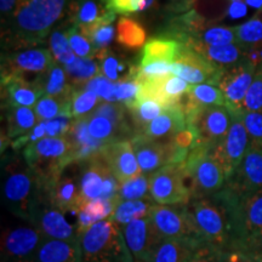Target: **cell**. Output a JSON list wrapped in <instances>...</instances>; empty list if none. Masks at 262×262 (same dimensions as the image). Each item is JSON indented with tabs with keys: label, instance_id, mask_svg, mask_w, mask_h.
<instances>
[{
	"label": "cell",
	"instance_id": "obj_1",
	"mask_svg": "<svg viewBox=\"0 0 262 262\" xmlns=\"http://www.w3.org/2000/svg\"><path fill=\"white\" fill-rule=\"evenodd\" d=\"M67 0H18L14 15L3 26V47L11 50L35 47L45 41L61 18Z\"/></svg>",
	"mask_w": 262,
	"mask_h": 262
},
{
	"label": "cell",
	"instance_id": "obj_2",
	"mask_svg": "<svg viewBox=\"0 0 262 262\" xmlns=\"http://www.w3.org/2000/svg\"><path fill=\"white\" fill-rule=\"evenodd\" d=\"M212 196L228 214L232 231L231 250L253 251L262 241V189L241 195L224 187Z\"/></svg>",
	"mask_w": 262,
	"mask_h": 262
},
{
	"label": "cell",
	"instance_id": "obj_3",
	"mask_svg": "<svg viewBox=\"0 0 262 262\" xmlns=\"http://www.w3.org/2000/svg\"><path fill=\"white\" fill-rule=\"evenodd\" d=\"M40 192V182L24 158L16 156L6 163L3 176V199L12 214L29 224Z\"/></svg>",
	"mask_w": 262,
	"mask_h": 262
},
{
	"label": "cell",
	"instance_id": "obj_4",
	"mask_svg": "<svg viewBox=\"0 0 262 262\" xmlns=\"http://www.w3.org/2000/svg\"><path fill=\"white\" fill-rule=\"evenodd\" d=\"M22 157L47 191L68 166L74 164L72 145L67 136L44 137L22 149Z\"/></svg>",
	"mask_w": 262,
	"mask_h": 262
},
{
	"label": "cell",
	"instance_id": "obj_5",
	"mask_svg": "<svg viewBox=\"0 0 262 262\" xmlns=\"http://www.w3.org/2000/svg\"><path fill=\"white\" fill-rule=\"evenodd\" d=\"M195 237L221 250H231L232 231L226 209L214 196L192 199L185 205Z\"/></svg>",
	"mask_w": 262,
	"mask_h": 262
},
{
	"label": "cell",
	"instance_id": "obj_6",
	"mask_svg": "<svg viewBox=\"0 0 262 262\" xmlns=\"http://www.w3.org/2000/svg\"><path fill=\"white\" fill-rule=\"evenodd\" d=\"M78 238L81 262H133L122 227L111 219L91 226Z\"/></svg>",
	"mask_w": 262,
	"mask_h": 262
},
{
	"label": "cell",
	"instance_id": "obj_7",
	"mask_svg": "<svg viewBox=\"0 0 262 262\" xmlns=\"http://www.w3.org/2000/svg\"><path fill=\"white\" fill-rule=\"evenodd\" d=\"M183 164L192 199L210 198L222 191L227 182L225 169L212 148L198 145L193 148Z\"/></svg>",
	"mask_w": 262,
	"mask_h": 262
},
{
	"label": "cell",
	"instance_id": "obj_8",
	"mask_svg": "<svg viewBox=\"0 0 262 262\" xmlns=\"http://www.w3.org/2000/svg\"><path fill=\"white\" fill-rule=\"evenodd\" d=\"M183 164H169L149 175V193L159 205H187L192 201Z\"/></svg>",
	"mask_w": 262,
	"mask_h": 262
},
{
	"label": "cell",
	"instance_id": "obj_9",
	"mask_svg": "<svg viewBox=\"0 0 262 262\" xmlns=\"http://www.w3.org/2000/svg\"><path fill=\"white\" fill-rule=\"evenodd\" d=\"M78 168L81 205L95 199L117 198L120 183L108 168L102 156L78 163Z\"/></svg>",
	"mask_w": 262,
	"mask_h": 262
},
{
	"label": "cell",
	"instance_id": "obj_10",
	"mask_svg": "<svg viewBox=\"0 0 262 262\" xmlns=\"http://www.w3.org/2000/svg\"><path fill=\"white\" fill-rule=\"evenodd\" d=\"M29 225L34 226L45 239L56 241H78L77 227L70 224L64 212L52 204L47 191L41 187L39 198L32 210Z\"/></svg>",
	"mask_w": 262,
	"mask_h": 262
},
{
	"label": "cell",
	"instance_id": "obj_11",
	"mask_svg": "<svg viewBox=\"0 0 262 262\" xmlns=\"http://www.w3.org/2000/svg\"><path fill=\"white\" fill-rule=\"evenodd\" d=\"M186 123L198 134V145L215 148L228 133L232 124V113L226 106L202 108L186 116Z\"/></svg>",
	"mask_w": 262,
	"mask_h": 262
},
{
	"label": "cell",
	"instance_id": "obj_12",
	"mask_svg": "<svg viewBox=\"0 0 262 262\" xmlns=\"http://www.w3.org/2000/svg\"><path fill=\"white\" fill-rule=\"evenodd\" d=\"M228 110L232 113L231 126L221 142L215 148H212V153L224 166L227 180L233 175L251 146L250 137L237 110L234 108H228Z\"/></svg>",
	"mask_w": 262,
	"mask_h": 262
},
{
	"label": "cell",
	"instance_id": "obj_13",
	"mask_svg": "<svg viewBox=\"0 0 262 262\" xmlns=\"http://www.w3.org/2000/svg\"><path fill=\"white\" fill-rule=\"evenodd\" d=\"M45 238L34 226H16L2 234V262H31Z\"/></svg>",
	"mask_w": 262,
	"mask_h": 262
},
{
	"label": "cell",
	"instance_id": "obj_14",
	"mask_svg": "<svg viewBox=\"0 0 262 262\" xmlns=\"http://www.w3.org/2000/svg\"><path fill=\"white\" fill-rule=\"evenodd\" d=\"M224 71L185 45L172 62V75L181 78L189 85L211 84L217 86Z\"/></svg>",
	"mask_w": 262,
	"mask_h": 262
},
{
	"label": "cell",
	"instance_id": "obj_15",
	"mask_svg": "<svg viewBox=\"0 0 262 262\" xmlns=\"http://www.w3.org/2000/svg\"><path fill=\"white\" fill-rule=\"evenodd\" d=\"M139 162L140 169L145 175H152L169 164H178V150L170 140H152L142 135H135L130 140Z\"/></svg>",
	"mask_w": 262,
	"mask_h": 262
},
{
	"label": "cell",
	"instance_id": "obj_16",
	"mask_svg": "<svg viewBox=\"0 0 262 262\" xmlns=\"http://www.w3.org/2000/svg\"><path fill=\"white\" fill-rule=\"evenodd\" d=\"M156 233L162 239L195 238L185 205L155 204L148 215Z\"/></svg>",
	"mask_w": 262,
	"mask_h": 262
},
{
	"label": "cell",
	"instance_id": "obj_17",
	"mask_svg": "<svg viewBox=\"0 0 262 262\" xmlns=\"http://www.w3.org/2000/svg\"><path fill=\"white\" fill-rule=\"evenodd\" d=\"M54 56L49 49H27L12 52L8 56H3L2 75L35 74L42 77L50 71L54 64Z\"/></svg>",
	"mask_w": 262,
	"mask_h": 262
},
{
	"label": "cell",
	"instance_id": "obj_18",
	"mask_svg": "<svg viewBox=\"0 0 262 262\" xmlns=\"http://www.w3.org/2000/svg\"><path fill=\"white\" fill-rule=\"evenodd\" d=\"M256 72L257 66L248 58L224 71L217 86L224 93L227 101L226 107L241 110L245 95L255 79Z\"/></svg>",
	"mask_w": 262,
	"mask_h": 262
},
{
	"label": "cell",
	"instance_id": "obj_19",
	"mask_svg": "<svg viewBox=\"0 0 262 262\" xmlns=\"http://www.w3.org/2000/svg\"><path fill=\"white\" fill-rule=\"evenodd\" d=\"M226 188L244 195L262 189V148L250 146L244 159L226 182Z\"/></svg>",
	"mask_w": 262,
	"mask_h": 262
},
{
	"label": "cell",
	"instance_id": "obj_20",
	"mask_svg": "<svg viewBox=\"0 0 262 262\" xmlns=\"http://www.w3.org/2000/svg\"><path fill=\"white\" fill-rule=\"evenodd\" d=\"M133 262H149L153 251L162 241L156 233L149 217L139 219L122 227Z\"/></svg>",
	"mask_w": 262,
	"mask_h": 262
},
{
	"label": "cell",
	"instance_id": "obj_21",
	"mask_svg": "<svg viewBox=\"0 0 262 262\" xmlns=\"http://www.w3.org/2000/svg\"><path fill=\"white\" fill-rule=\"evenodd\" d=\"M101 156L119 183L135 179L142 173L130 140L110 142L103 148Z\"/></svg>",
	"mask_w": 262,
	"mask_h": 262
},
{
	"label": "cell",
	"instance_id": "obj_22",
	"mask_svg": "<svg viewBox=\"0 0 262 262\" xmlns=\"http://www.w3.org/2000/svg\"><path fill=\"white\" fill-rule=\"evenodd\" d=\"M42 95L41 78L29 81L19 75H2V98L6 108H33Z\"/></svg>",
	"mask_w": 262,
	"mask_h": 262
},
{
	"label": "cell",
	"instance_id": "obj_23",
	"mask_svg": "<svg viewBox=\"0 0 262 262\" xmlns=\"http://www.w3.org/2000/svg\"><path fill=\"white\" fill-rule=\"evenodd\" d=\"M73 164L62 172V175L47 189V193L52 204L61 211L75 212L80 208V187L79 168L72 170Z\"/></svg>",
	"mask_w": 262,
	"mask_h": 262
},
{
	"label": "cell",
	"instance_id": "obj_24",
	"mask_svg": "<svg viewBox=\"0 0 262 262\" xmlns=\"http://www.w3.org/2000/svg\"><path fill=\"white\" fill-rule=\"evenodd\" d=\"M88 122H89V116L74 119L73 125H72L70 133L67 135L72 145L74 164L101 156L103 148L108 145V143L95 140L90 135Z\"/></svg>",
	"mask_w": 262,
	"mask_h": 262
},
{
	"label": "cell",
	"instance_id": "obj_25",
	"mask_svg": "<svg viewBox=\"0 0 262 262\" xmlns=\"http://www.w3.org/2000/svg\"><path fill=\"white\" fill-rule=\"evenodd\" d=\"M186 127V116L180 104L165 108L164 112L146 127L142 135L152 140H170Z\"/></svg>",
	"mask_w": 262,
	"mask_h": 262
},
{
	"label": "cell",
	"instance_id": "obj_26",
	"mask_svg": "<svg viewBox=\"0 0 262 262\" xmlns=\"http://www.w3.org/2000/svg\"><path fill=\"white\" fill-rule=\"evenodd\" d=\"M186 48L198 52L209 62L222 68V70L233 67V66L239 64L248 58V52L243 48L239 47L238 44L211 47V45L201 44V42H191Z\"/></svg>",
	"mask_w": 262,
	"mask_h": 262
},
{
	"label": "cell",
	"instance_id": "obj_27",
	"mask_svg": "<svg viewBox=\"0 0 262 262\" xmlns=\"http://www.w3.org/2000/svg\"><path fill=\"white\" fill-rule=\"evenodd\" d=\"M227 101L224 93L216 85L199 84L191 85L188 93L182 98L181 107L185 116L208 107L226 106Z\"/></svg>",
	"mask_w": 262,
	"mask_h": 262
},
{
	"label": "cell",
	"instance_id": "obj_28",
	"mask_svg": "<svg viewBox=\"0 0 262 262\" xmlns=\"http://www.w3.org/2000/svg\"><path fill=\"white\" fill-rule=\"evenodd\" d=\"M31 262H81V250L78 241L45 239Z\"/></svg>",
	"mask_w": 262,
	"mask_h": 262
},
{
	"label": "cell",
	"instance_id": "obj_29",
	"mask_svg": "<svg viewBox=\"0 0 262 262\" xmlns=\"http://www.w3.org/2000/svg\"><path fill=\"white\" fill-rule=\"evenodd\" d=\"M202 243L204 242L195 238L163 239L153 251L149 262H187Z\"/></svg>",
	"mask_w": 262,
	"mask_h": 262
},
{
	"label": "cell",
	"instance_id": "obj_30",
	"mask_svg": "<svg viewBox=\"0 0 262 262\" xmlns=\"http://www.w3.org/2000/svg\"><path fill=\"white\" fill-rule=\"evenodd\" d=\"M119 198L114 199H95L84 203L77 211V233L78 237L83 234L86 229L97 222L107 220L113 215Z\"/></svg>",
	"mask_w": 262,
	"mask_h": 262
},
{
	"label": "cell",
	"instance_id": "obj_31",
	"mask_svg": "<svg viewBox=\"0 0 262 262\" xmlns=\"http://www.w3.org/2000/svg\"><path fill=\"white\" fill-rule=\"evenodd\" d=\"M95 58L100 63L101 74L111 81L118 83L127 79H135L137 66H133L129 61L110 49L97 52Z\"/></svg>",
	"mask_w": 262,
	"mask_h": 262
},
{
	"label": "cell",
	"instance_id": "obj_32",
	"mask_svg": "<svg viewBox=\"0 0 262 262\" xmlns=\"http://www.w3.org/2000/svg\"><path fill=\"white\" fill-rule=\"evenodd\" d=\"M108 11L103 0H74L70 5L71 26L81 29L96 24Z\"/></svg>",
	"mask_w": 262,
	"mask_h": 262
},
{
	"label": "cell",
	"instance_id": "obj_33",
	"mask_svg": "<svg viewBox=\"0 0 262 262\" xmlns=\"http://www.w3.org/2000/svg\"><path fill=\"white\" fill-rule=\"evenodd\" d=\"M181 48V42L172 38L163 37V35L158 38H152L143 47L142 57L139 64L142 66L157 61L173 62Z\"/></svg>",
	"mask_w": 262,
	"mask_h": 262
},
{
	"label": "cell",
	"instance_id": "obj_34",
	"mask_svg": "<svg viewBox=\"0 0 262 262\" xmlns=\"http://www.w3.org/2000/svg\"><path fill=\"white\" fill-rule=\"evenodd\" d=\"M39 123L34 110L29 107H11L6 113V131L10 139L27 135Z\"/></svg>",
	"mask_w": 262,
	"mask_h": 262
},
{
	"label": "cell",
	"instance_id": "obj_35",
	"mask_svg": "<svg viewBox=\"0 0 262 262\" xmlns=\"http://www.w3.org/2000/svg\"><path fill=\"white\" fill-rule=\"evenodd\" d=\"M41 85L44 96L71 97L74 90L68 79L66 68L58 64L57 61H55L50 71L41 77Z\"/></svg>",
	"mask_w": 262,
	"mask_h": 262
},
{
	"label": "cell",
	"instance_id": "obj_36",
	"mask_svg": "<svg viewBox=\"0 0 262 262\" xmlns=\"http://www.w3.org/2000/svg\"><path fill=\"white\" fill-rule=\"evenodd\" d=\"M156 203L153 199H142V201H119L116 206L111 220H113L120 227L129 225L130 222L139 219L148 217L150 209Z\"/></svg>",
	"mask_w": 262,
	"mask_h": 262
},
{
	"label": "cell",
	"instance_id": "obj_37",
	"mask_svg": "<svg viewBox=\"0 0 262 262\" xmlns=\"http://www.w3.org/2000/svg\"><path fill=\"white\" fill-rule=\"evenodd\" d=\"M146 37L145 28L134 18L122 16L118 19L117 41L123 48L129 49V50L140 49L142 45H145Z\"/></svg>",
	"mask_w": 262,
	"mask_h": 262
},
{
	"label": "cell",
	"instance_id": "obj_38",
	"mask_svg": "<svg viewBox=\"0 0 262 262\" xmlns=\"http://www.w3.org/2000/svg\"><path fill=\"white\" fill-rule=\"evenodd\" d=\"M64 68L73 89H81L88 81L101 74L100 63L93 57H77L73 63Z\"/></svg>",
	"mask_w": 262,
	"mask_h": 262
},
{
	"label": "cell",
	"instance_id": "obj_39",
	"mask_svg": "<svg viewBox=\"0 0 262 262\" xmlns=\"http://www.w3.org/2000/svg\"><path fill=\"white\" fill-rule=\"evenodd\" d=\"M164 110L165 108L155 101H141V102H136L133 107L129 108L127 111H129L133 127L135 130V135L143 134L146 127L156 118H158L164 112Z\"/></svg>",
	"mask_w": 262,
	"mask_h": 262
},
{
	"label": "cell",
	"instance_id": "obj_40",
	"mask_svg": "<svg viewBox=\"0 0 262 262\" xmlns=\"http://www.w3.org/2000/svg\"><path fill=\"white\" fill-rule=\"evenodd\" d=\"M234 31L237 44L245 51L262 49V17L258 14L234 27Z\"/></svg>",
	"mask_w": 262,
	"mask_h": 262
},
{
	"label": "cell",
	"instance_id": "obj_41",
	"mask_svg": "<svg viewBox=\"0 0 262 262\" xmlns=\"http://www.w3.org/2000/svg\"><path fill=\"white\" fill-rule=\"evenodd\" d=\"M34 112L39 122H47L63 114H71V97L42 96L35 104Z\"/></svg>",
	"mask_w": 262,
	"mask_h": 262
},
{
	"label": "cell",
	"instance_id": "obj_42",
	"mask_svg": "<svg viewBox=\"0 0 262 262\" xmlns=\"http://www.w3.org/2000/svg\"><path fill=\"white\" fill-rule=\"evenodd\" d=\"M191 42H201V44L219 47V45L237 44L234 27H225V26H208L206 25L194 40L188 41L185 47Z\"/></svg>",
	"mask_w": 262,
	"mask_h": 262
},
{
	"label": "cell",
	"instance_id": "obj_43",
	"mask_svg": "<svg viewBox=\"0 0 262 262\" xmlns=\"http://www.w3.org/2000/svg\"><path fill=\"white\" fill-rule=\"evenodd\" d=\"M88 127H89L90 135L95 140L101 141V142L110 143L117 140H127L124 137L123 133L119 130V127L104 117L90 114Z\"/></svg>",
	"mask_w": 262,
	"mask_h": 262
},
{
	"label": "cell",
	"instance_id": "obj_44",
	"mask_svg": "<svg viewBox=\"0 0 262 262\" xmlns=\"http://www.w3.org/2000/svg\"><path fill=\"white\" fill-rule=\"evenodd\" d=\"M102 101L93 91L74 89L71 96V114L74 119L90 116Z\"/></svg>",
	"mask_w": 262,
	"mask_h": 262
},
{
	"label": "cell",
	"instance_id": "obj_45",
	"mask_svg": "<svg viewBox=\"0 0 262 262\" xmlns=\"http://www.w3.org/2000/svg\"><path fill=\"white\" fill-rule=\"evenodd\" d=\"M119 201H142L152 199L149 193V176L141 173L135 179H131L119 185L118 189Z\"/></svg>",
	"mask_w": 262,
	"mask_h": 262
},
{
	"label": "cell",
	"instance_id": "obj_46",
	"mask_svg": "<svg viewBox=\"0 0 262 262\" xmlns=\"http://www.w3.org/2000/svg\"><path fill=\"white\" fill-rule=\"evenodd\" d=\"M50 51L54 56L55 60L60 62L64 66H70L77 60V55L72 50L70 40H68L66 31H61V29H56L52 32L50 37Z\"/></svg>",
	"mask_w": 262,
	"mask_h": 262
},
{
	"label": "cell",
	"instance_id": "obj_47",
	"mask_svg": "<svg viewBox=\"0 0 262 262\" xmlns=\"http://www.w3.org/2000/svg\"><path fill=\"white\" fill-rule=\"evenodd\" d=\"M172 74V62L157 61L150 63L137 66L135 79L137 83L149 79H159Z\"/></svg>",
	"mask_w": 262,
	"mask_h": 262
},
{
	"label": "cell",
	"instance_id": "obj_48",
	"mask_svg": "<svg viewBox=\"0 0 262 262\" xmlns=\"http://www.w3.org/2000/svg\"><path fill=\"white\" fill-rule=\"evenodd\" d=\"M155 0H103L108 11L117 15H130L145 11L153 5Z\"/></svg>",
	"mask_w": 262,
	"mask_h": 262
},
{
	"label": "cell",
	"instance_id": "obj_49",
	"mask_svg": "<svg viewBox=\"0 0 262 262\" xmlns=\"http://www.w3.org/2000/svg\"><path fill=\"white\" fill-rule=\"evenodd\" d=\"M237 112L248 131L251 146H257L262 148V111L261 112H248V111L237 110Z\"/></svg>",
	"mask_w": 262,
	"mask_h": 262
},
{
	"label": "cell",
	"instance_id": "obj_50",
	"mask_svg": "<svg viewBox=\"0 0 262 262\" xmlns=\"http://www.w3.org/2000/svg\"><path fill=\"white\" fill-rule=\"evenodd\" d=\"M81 89L93 91L101 98V101L106 102H116V83L107 79L102 74L88 81Z\"/></svg>",
	"mask_w": 262,
	"mask_h": 262
},
{
	"label": "cell",
	"instance_id": "obj_51",
	"mask_svg": "<svg viewBox=\"0 0 262 262\" xmlns=\"http://www.w3.org/2000/svg\"><path fill=\"white\" fill-rule=\"evenodd\" d=\"M66 34H67L68 40H70L72 50L78 57H94L95 56V49L91 44L89 39H86L83 34L79 32V29L73 27H68L66 29Z\"/></svg>",
	"mask_w": 262,
	"mask_h": 262
},
{
	"label": "cell",
	"instance_id": "obj_52",
	"mask_svg": "<svg viewBox=\"0 0 262 262\" xmlns=\"http://www.w3.org/2000/svg\"><path fill=\"white\" fill-rule=\"evenodd\" d=\"M241 110L248 112H261L262 111V72L257 70L255 79L245 95Z\"/></svg>",
	"mask_w": 262,
	"mask_h": 262
},
{
	"label": "cell",
	"instance_id": "obj_53",
	"mask_svg": "<svg viewBox=\"0 0 262 262\" xmlns=\"http://www.w3.org/2000/svg\"><path fill=\"white\" fill-rule=\"evenodd\" d=\"M140 84L136 79H127L116 83V102L123 103L127 110L134 106L137 101Z\"/></svg>",
	"mask_w": 262,
	"mask_h": 262
},
{
	"label": "cell",
	"instance_id": "obj_54",
	"mask_svg": "<svg viewBox=\"0 0 262 262\" xmlns=\"http://www.w3.org/2000/svg\"><path fill=\"white\" fill-rule=\"evenodd\" d=\"M74 118L71 114H63L51 120H47L48 137H64L68 135Z\"/></svg>",
	"mask_w": 262,
	"mask_h": 262
},
{
	"label": "cell",
	"instance_id": "obj_55",
	"mask_svg": "<svg viewBox=\"0 0 262 262\" xmlns=\"http://www.w3.org/2000/svg\"><path fill=\"white\" fill-rule=\"evenodd\" d=\"M224 251L211 244L202 243L193 251L187 262H221Z\"/></svg>",
	"mask_w": 262,
	"mask_h": 262
},
{
	"label": "cell",
	"instance_id": "obj_56",
	"mask_svg": "<svg viewBox=\"0 0 262 262\" xmlns=\"http://www.w3.org/2000/svg\"><path fill=\"white\" fill-rule=\"evenodd\" d=\"M18 0H0V11H2V25L5 26L14 15Z\"/></svg>",
	"mask_w": 262,
	"mask_h": 262
},
{
	"label": "cell",
	"instance_id": "obj_57",
	"mask_svg": "<svg viewBox=\"0 0 262 262\" xmlns=\"http://www.w3.org/2000/svg\"><path fill=\"white\" fill-rule=\"evenodd\" d=\"M227 14L232 18H239L247 15V4L244 0H231Z\"/></svg>",
	"mask_w": 262,
	"mask_h": 262
},
{
	"label": "cell",
	"instance_id": "obj_58",
	"mask_svg": "<svg viewBox=\"0 0 262 262\" xmlns=\"http://www.w3.org/2000/svg\"><path fill=\"white\" fill-rule=\"evenodd\" d=\"M221 262H254L237 250H225L222 253Z\"/></svg>",
	"mask_w": 262,
	"mask_h": 262
},
{
	"label": "cell",
	"instance_id": "obj_59",
	"mask_svg": "<svg viewBox=\"0 0 262 262\" xmlns=\"http://www.w3.org/2000/svg\"><path fill=\"white\" fill-rule=\"evenodd\" d=\"M239 253H242L244 256H247L249 260L254 262H262V253H243V251H239Z\"/></svg>",
	"mask_w": 262,
	"mask_h": 262
},
{
	"label": "cell",
	"instance_id": "obj_60",
	"mask_svg": "<svg viewBox=\"0 0 262 262\" xmlns=\"http://www.w3.org/2000/svg\"><path fill=\"white\" fill-rule=\"evenodd\" d=\"M244 3L254 9L262 10V0H244Z\"/></svg>",
	"mask_w": 262,
	"mask_h": 262
},
{
	"label": "cell",
	"instance_id": "obj_61",
	"mask_svg": "<svg viewBox=\"0 0 262 262\" xmlns=\"http://www.w3.org/2000/svg\"><path fill=\"white\" fill-rule=\"evenodd\" d=\"M245 253H262V241L257 244V247L253 251H245Z\"/></svg>",
	"mask_w": 262,
	"mask_h": 262
},
{
	"label": "cell",
	"instance_id": "obj_62",
	"mask_svg": "<svg viewBox=\"0 0 262 262\" xmlns=\"http://www.w3.org/2000/svg\"><path fill=\"white\" fill-rule=\"evenodd\" d=\"M257 70H258V71H260V72H262V62H261V64H260V66H258V67H257Z\"/></svg>",
	"mask_w": 262,
	"mask_h": 262
}]
</instances>
